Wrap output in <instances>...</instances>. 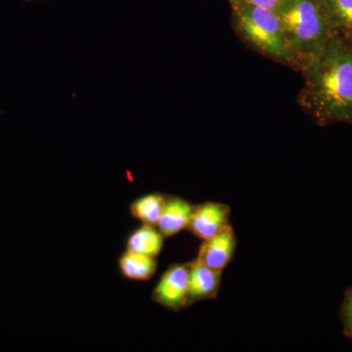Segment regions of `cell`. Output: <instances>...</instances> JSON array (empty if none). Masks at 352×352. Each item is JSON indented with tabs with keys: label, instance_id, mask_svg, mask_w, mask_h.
<instances>
[{
	"label": "cell",
	"instance_id": "obj_3",
	"mask_svg": "<svg viewBox=\"0 0 352 352\" xmlns=\"http://www.w3.org/2000/svg\"><path fill=\"white\" fill-rule=\"evenodd\" d=\"M232 7L234 31L243 43L259 54L300 72L287 44L281 21L270 7L237 4Z\"/></svg>",
	"mask_w": 352,
	"mask_h": 352
},
{
	"label": "cell",
	"instance_id": "obj_9",
	"mask_svg": "<svg viewBox=\"0 0 352 352\" xmlns=\"http://www.w3.org/2000/svg\"><path fill=\"white\" fill-rule=\"evenodd\" d=\"M333 36L352 41V0H320Z\"/></svg>",
	"mask_w": 352,
	"mask_h": 352
},
{
	"label": "cell",
	"instance_id": "obj_2",
	"mask_svg": "<svg viewBox=\"0 0 352 352\" xmlns=\"http://www.w3.org/2000/svg\"><path fill=\"white\" fill-rule=\"evenodd\" d=\"M274 10L300 72L323 51L333 36L320 0H279Z\"/></svg>",
	"mask_w": 352,
	"mask_h": 352
},
{
	"label": "cell",
	"instance_id": "obj_7",
	"mask_svg": "<svg viewBox=\"0 0 352 352\" xmlns=\"http://www.w3.org/2000/svg\"><path fill=\"white\" fill-rule=\"evenodd\" d=\"M188 267V305L214 298L221 284V271L212 270L197 258Z\"/></svg>",
	"mask_w": 352,
	"mask_h": 352
},
{
	"label": "cell",
	"instance_id": "obj_15",
	"mask_svg": "<svg viewBox=\"0 0 352 352\" xmlns=\"http://www.w3.org/2000/svg\"><path fill=\"white\" fill-rule=\"evenodd\" d=\"M349 337L351 338V339H352V333H351V335H349Z\"/></svg>",
	"mask_w": 352,
	"mask_h": 352
},
{
	"label": "cell",
	"instance_id": "obj_14",
	"mask_svg": "<svg viewBox=\"0 0 352 352\" xmlns=\"http://www.w3.org/2000/svg\"><path fill=\"white\" fill-rule=\"evenodd\" d=\"M229 2H230L231 6L252 4V6H265L274 9L279 0H229Z\"/></svg>",
	"mask_w": 352,
	"mask_h": 352
},
{
	"label": "cell",
	"instance_id": "obj_10",
	"mask_svg": "<svg viewBox=\"0 0 352 352\" xmlns=\"http://www.w3.org/2000/svg\"><path fill=\"white\" fill-rule=\"evenodd\" d=\"M164 237L156 226L143 224L127 240V251L157 258L163 249Z\"/></svg>",
	"mask_w": 352,
	"mask_h": 352
},
{
	"label": "cell",
	"instance_id": "obj_1",
	"mask_svg": "<svg viewBox=\"0 0 352 352\" xmlns=\"http://www.w3.org/2000/svg\"><path fill=\"white\" fill-rule=\"evenodd\" d=\"M300 73L298 104L303 112L320 126H352V41L333 36Z\"/></svg>",
	"mask_w": 352,
	"mask_h": 352
},
{
	"label": "cell",
	"instance_id": "obj_5",
	"mask_svg": "<svg viewBox=\"0 0 352 352\" xmlns=\"http://www.w3.org/2000/svg\"><path fill=\"white\" fill-rule=\"evenodd\" d=\"M229 217L228 206L208 201L194 208L188 228L199 239L206 241L228 226Z\"/></svg>",
	"mask_w": 352,
	"mask_h": 352
},
{
	"label": "cell",
	"instance_id": "obj_11",
	"mask_svg": "<svg viewBox=\"0 0 352 352\" xmlns=\"http://www.w3.org/2000/svg\"><path fill=\"white\" fill-rule=\"evenodd\" d=\"M119 265L124 277L135 281L149 280L157 267L156 258L131 251L122 254Z\"/></svg>",
	"mask_w": 352,
	"mask_h": 352
},
{
	"label": "cell",
	"instance_id": "obj_12",
	"mask_svg": "<svg viewBox=\"0 0 352 352\" xmlns=\"http://www.w3.org/2000/svg\"><path fill=\"white\" fill-rule=\"evenodd\" d=\"M166 201V197L159 193L141 197L132 203L131 207L132 217L140 220L143 224L157 226Z\"/></svg>",
	"mask_w": 352,
	"mask_h": 352
},
{
	"label": "cell",
	"instance_id": "obj_8",
	"mask_svg": "<svg viewBox=\"0 0 352 352\" xmlns=\"http://www.w3.org/2000/svg\"><path fill=\"white\" fill-rule=\"evenodd\" d=\"M194 208L195 207L189 201L178 197L166 199L163 212L157 224L160 232L166 237H170L182 232L185 228H188Z\"/></svg>",
	"mask_w": 352,
	"mask_h": 352
},
{
	"label": "cell",
	"instance_id": "obj_6",
	"mask_svg": "<svg viewBox=\"0 0 352 352\" xmlns=\"http://www.w3.org/2000/svg\"><path fill=\"white\" fill-rule=\"evenodd\" d=\"M235 250V232L229 224L214 237L204 241L197 259L212 270L222 271L230 263Z\"/></svg>",
	"mask_w": 352,
	"mask_h": 352
},
{
	"label": "cell",
	"instance_id": "obj_4",
	"mask_svg": "<svg viewBox=\"0 0 352 352\" xmlns=\"http://www.w3.org/2000/svg\"><path fill=\"white\" fill-rule=\"evenodd\" d=\"M189 267L175 264L164 273L153 293L155 302L168 309L179 310L188 305Z\"/></svg>",
	"mask_w": 352,
	"mask_h": 352
},
{
	"label": "cell",
	"instance_id": "obj_13",
	"mask_svg": "<svg viewBox=\"0 0 352 352\" xmlns=\"http://www.w3.org/2000/svg\"><path fill=\"white\" fill-rule=\"evenodd\" d=\"M340 316L344 323V333L347 336L351 335L352 333V288L347 292L342 302Z\"/></svg>",
	"mask_w": 352,
	"mask_h": 352
}]
</instances>
